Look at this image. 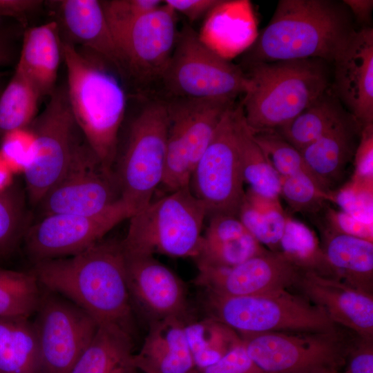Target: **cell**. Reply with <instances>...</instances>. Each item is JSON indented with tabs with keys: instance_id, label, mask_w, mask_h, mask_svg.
Wrapping results in <instances>:
<instances>
[{
	"instance_id": "obj_1",
	"label": "cell",
	"mask_w": 373,
	"mask_h": 373,
	"mask_svg": "<svg viewBox=\"0 0 373 373\" xmlns=\"http://www.w3.org/2000/svg\"><path fill=\"white\" fill-rule=\"evenodd\" d=\"M31 271L44 289L71 301L98 325L115 324L132 333L122 240L102 239L77 254L34 262Z\"/></svg>"
},
{
	"instance_id": "obj_2",
	"label": "cell",
	"mask_w": 373,
	"mask_h": 373,
	"mask_svg": "<svg viewBox=\"0 0 373 373\" xmlns=\"http://www.w3.org/2000/svg\"><path fill=\"white\" fill-rule=\"evenodd\" d=\"M358 29L343 1L280 0L239 66L312 58L333 65Z\"/></svg>"
},
{
	"instance_id": "obj_3",
	"label": "cell",
	"mask_w": 373,
	"mask_h": 373,
	"mask_svg": "<svg viewBox=\"0 0 373 373\" xmlns=\"http://www.w3.org/2000/svg\"><path fill=\"white\" fill-rule=\"evenodd\" d=\"M61 52L73 117L103 168L113 171L126 110L124 89L112 66L97 55L86 57L69 41H61Z\"/></svg>"
},
{
	"instance_id": "obj_4",
	"label": "cell",
	"mask_w": 373,
	"mask_h": 373,
	"mask_svg": "<svg viewBox=\"0 0 373 373\" xmlns=\"http://www.w3.org/2000/svg\"><path fill=\"white\" fill-rule=\"evenodd\" d=\"M332 65L320 59L259 63L244 69L250 84L240 103L255 133L286 125L331 87Z\"/></svg>"
},
{
	"instance_id": "obj_5",
	"label": "cell",
	"mask_w": 373,
	"mask_h": 373,
	"mask_svg": "<svg viewBox=\"0 0 373 373\" xmlns=\"http://www.w3.org/2000/svg\"><path fill=\"white\" fill-rule=\"evenodd\" d=\"M204 206L189 186L151 202L129 219L122 240L126 255L162 254L176 258L197 256L204 219Z\"/></svg>"
},
{
	"instance_id": "obj_6",
	"label": "cell",
	"mask_w": 373,
	"mask_h": 373,
	"mask_svg": "<svg viewBox=\"0 0 373 373\" xmlns=\"http://www.w3.org/2000/svg\"><path fill=\"white\" fill-rule=\"evenodd\" d=\"M249 84L239 65L217 53L191 26L184 25L178 32L155 96L235 102Z\"/></svg>"
},
{
	"instance_id": "obj_7",
	"label": "cell",
	"mask_w": 373,
	"mask_h": 373,
	"mask_svg": "<svg viewBox=\"0 0 373 373\" xmlns=\"http://www.w3.org/2000/svg\"><path fill=\"white\" fill-rule=\"evenodd\" d=\"M209 316L240 335L266 332H320L338 327L325 312L287 290L242 296L207 293Z\"/></svg>"
},
{
	"instance_id": "obj_8",
	"label": "cell",
	"mask_w": 373,
	"mask_h": 373,
	"mask_svg": "<svg viewBox=\"0 0 373 373\" xmlns=\"http://www.w3.org/2000/svg\"><path fill=\"white\" fill-rule=\"evenodd\" d=\"M139 97L142 104L131 121L115 171L121 198L134 213L151 202L154 191L162 184L169 126L164 99Z\"/></svg>"
},
{
	"instance_id": "obj_9",
	"label": "cell",
	"mask_w": 373,
	"mask_h": 373,
	"mask_svg": "<svg viewBox=\"0 0 373 373\" xmlns=\"http://www.w3.org/2000/svg\"><path fill=\"white\" fill-rule=\"evenodd\" d=\"M29 127L34 146L23 170L29 202L36 207L74 161L90 147L73 117L66 87L55 89Z\"/></svg>"
},
{
	"instance_id": "obj_10",
	"label": "cell",
	"mask_w": 373,
	"mask_h": 373,
	"mask_svg": "<svg viewBox=\"0 0 373 373\" xmlns=\"http://www.w3.org/2000/svg\"><path fill=\"white\" fill-rule=\"evenodd\" d=\"M240 336L250 358L265 373H338L354 343L338 327L327 332Z\"/></svg>"
},
{
	"instance_id": "obj_11",
	"label": "cell",
	"mask_w": 373,
	"mask_h": 373,
	"mask_svg": "<svg viewBox=\"0 0 373 373\" xmlns=\"http://www.w3.org/2000/svg\"><path fill=\"white\" fill-rule=\"evenodd\" d=\"M236 104L224 114L192 171L189 188L207 217H238L245 191L235 131Z\"/></svg>"
},
{
	"instance_id": "obj_12",
	"label": "cell",
	"mask_w": 373,
	"mask_h": 373,
	"mask_svg": "<svg viewBox=\"0 0 373 373\" xmlns=\"http://www.w3.org/2000/svg\"><path fill=\"white\" fill-rule=\"evenodd\" d=\"M178 32L177 13L163 2L114 37L124 77L137 85L139 96L155 95L170 61Z\"/></svg>"
},
{
	"instance_id": "obj_13",
	"label": "cell",
	"mask_w": 373,
	"mask_h": 373,
	"mask_svg": "<svg viewBox=\"0 0 373 373\" xmlns=\"http://www.w3.org/2000/svg\"><path fill=\"white\" fill-rule=\"evenodd\" d=\"M35 314L39 373H70L98 323L71 301L45 289Z\"/></svg>"
},
{
	"instance_id": "obj_14",
	"label": "cell",
	"mask_w": 373,
	"mask_h": 373,
	"mask_svg": "<svg viewBox=\"0 0 373 373\" xmlns=\"http://www.w3.org/2000/svg\"><path fill=\"white\" fill-rule=\"evenodd\" d=\"M133 214V210L121 199L95 215L46 216L26 230V253L33 262L77 254L102 240Z\"/></svg>"
},
{
	"instance_id": "obj_15",
	"label": "cell",
	"mask_w": 373,
	"mask_h": 373,
	"mask_svg": "<svg viewBox=\"0 0 373 373\" xmlns=\"http://www.w3.org/2000/svg\"><path fill=\"white\" fill-rule=\"evenodd\" d=\"M121 199L115 171L104 169L89 149L74 161L36 207L40 218L53 214L95 215Z\"/></svg>"
},
{
	"instance_id": "obj_16",
	"label": "cell",
	"mask_w": 373,
	"mask_h": 373,
	"mask_svg": "<svg viewBox=\"0 0 373 373\" xmlns=\"http://www.w3.org/2000/svg\"><path fill=\"white\" fill-rule=\"evenodd\" d=\"M194 283L220 296L260 294L295 287L303 271L280 252L269 250L230 267L197 266Z\"/></svg>"
},
{
	"instance_id": "obj_17",
	"label": "cell",
	"mask_w": 373,
	"mask_h": 373,
	"mask_svg": "<svg viewBox=\"0 0 373 373\" xmlns=\"http://www.w3.org/2000/svg\"><path fill=\"white\" fill-rule=\"evenodd\" d=\"M331 88L362 126L373 124V28H358L333 64Z\"/></svg>"
},
{
	"instance_id": "obj_18",
	"label": "cell",
	"mask_w": 373,
	"mask_h": 373,
	"mask_svg": "<svg viewBox=\"0 0 373 373\" xmlns=\"http://www.w3.org/2000/svg\"><path fill=\"white\" fill-rule=\"evenodd\" d=\"M125 258L131 305L133 303L150 321L169 316L184 318L186 298L181 280L153 256L125 254Z\"/></svg>"
},
{
	"instance_id": "obj_19",
	"label": "cell",
	"mask_w": 373,
	"mask_h": 373,
	"mask_svg": "<svg viewBox=\"0 0 373 373\" xmlns=\"http://www.w3.org/2000/svg\"><path fill=\"white\" fill-rule=\"evenodd\" d=\"M295 287L336 325L350 329L358 338L373 340V294L309 271L302 272Z\"/></svg>"
},
{
	"instance_id": "obj_20",
	"label": "cell",
	"mask_w": 373,
	"mask_h": 373,
	"mask_svg": "<svg viewBox=\"0 0 373 373\" xmlns=\"http://www.w3.org/2000/svg\"><path fill=\"white\" fill-rule=\"evenodd\" d=\"M363 126L350 114L345 119L299 151L316 181L331 193L343 185L353 163Z\"/></svg>"
},
{
	"instance_id": "obj_21",
	"label": "cell",
	"mask_w": 373,
	"mask_h": 373,
	"mask_svg": "<svg viewBox=\"0 0 373 373\" xmlns=\"http://www.w3.org/2000/svg\"><path fill=\"white\" fill-rule=\"evenodd\" d=\"M183 318L169 316L150 321L148 333L133 362L144 373H194L195 366L184 331Z\"/></svg>"
},
{
	"instance_id": "obj_22",
	"label": "cell",
	"mask_w": 373,
	"mask_h": 373,
	"mask_svg": "<svg viewBox=\"0 0 373 373\" xmlns=\"http://www.w3.org/2000/svg\"><path fill=\"white\" fill-rule=\"evenodd\" d=\"M61 23L70 37L110 64L124 77L122 61L101 1H56Z\"/></svg>"
},
{
	"instance_id": "obj_23",
	"label": "cell",
	"mask_w": 373,
	"mask_h": 373,
	"mask_svg": "<svg viewBox=\"0 0 373 373\" xmlns=\"http://www.w3.org/2000/svg\"><path fill=\"white\" fill-rule=\"evenodd\" d=\"M61 56L59 24L52 21L26 30L16 68L30 82L41 97L50 96L56 88Z\"/></svg>"
},
{
	"instance_id": "obj_24",
	"label": "cell",
	"mask_w": 373,
	"mask_h": 373,
	"mask_svg": "<svg viewBox=\"0 0 373 373\" xmlns=\"http://www.w3.org/2000/svg\"><path fill=\"white\" fill-rule=\"evenodd\" d=\"M320 229L321 247L334 277L373 294V242Z\"/></svg>"
},
{
	"instance_id": "obj_25",
	"label": "cell",
	"mask_w": 373,
	"mask_h": 373,
	"mask_svg": "<svg viewBox=\"0 0 373 373\" xmlns=\"http://www.w3.org/2000/svg\"><path fill=\"white\" fill-rule=\"evenodd\" d=\"M131 334L117 325H99L70 373H135Z\"/></svg>"
},
{
	"instance_id": "obj_26",
	"label": "cell",
	"mask_w": 373,
	"mask_h": 373,
	"mask_svg": "<svg viewBox=\"0 0 373 373\" xmlns=\"http://www.w3.org/2000/svg\"><path fill=\"white\" fill-rule=\"evenodd\" d=\"M235 131L244 183L261 198L279 200L281 178L255 140L240 104L235 108Z\"/></svg>"
},
{
	"instance_id": "obj_27",
	"label": "cell",
	"mask_w": 373,
	"mask_h": 373,
	"mask_svg": "<svg viewBox=\"0 0 373 373\" xmlns=\"http://www.w3.org/2000/svg\"><path fill=\"white\" fill-rule=\"evenodd\" d=\"M350 114L330 87L291 121L275 132L300 151Z\"/></svg>"
},
{
	"instance_id": "obj_28",
	"label": "cell",
	"mask_w": 373,
	"mask_h": 373,
	"mask_svg": "<svg viewBox=\"0 0 373 373\" xmlns=\"http://www.w3.org/2000/svg\"><path fill=\"white\" fill-rule=\"evenodd\" d=\"M0 373H39V352L33 322L0 318Z\"/></svg>"
},
{
	"instance_id": "obj_29",
	"label": "cell",
	"mask_w": 373,
	"mask_h": 373,
	"mask_svg": "<svg viewBox=\"0 0 373 373\" xmlns=\"http://www.w3.org/2000/svg\"><path fill=\"white\" fill-rule=\"evenodd\" d=\"M184 331L195 370L214 364L242 341L237 332L209 316L185 322Z\"/></svg>"
},
{
	"instance_id": "obj_30",
	"label": "cell",
	"mask_w": 373,
	"mask_h": 373,
	"mask_svg": "<svg viewBox=\"0 0 373 373\" xmlns=\"http://www.w3.org/2000/svg\"><path fill=\"white\" fill-rule=\"evenodd\" d=\"M287 214L279 200L261 198L251 191L245 192L238 218L247 231L262 245L278 252Z\"/></svg>"
},
{
	"instance_id": "obj_31",
	"label": "cell",
	"mask_w": 373,
	"mask_h": 373,
	"mask_svg": "<svg viewBox=\"0 0 373 373\" xmlns=\"http://www.w3.org/2000/svg\"><path fill=\"white\" fill-rule=\"evenodd\" d=\"M278 252L302 271L334 278L314 232L288 216Z\"/></svg>"
},
{
	"instance_id": "obj_32",
	"label": "cell",
	"mask_w": 373,
	"mask_h": 373,
	"mask_svg": "<svg viewBox=\"0 0 373 373\" xmlns=\"http://www.w3.org/2000/svg\"><path fill=\"white\" fill-rule=\"evenodd\" d=\"M41 95L17 68L0 97V135L26 128L37 117Z\"/></svg>"
},
{
	"instance_id": "obj_33",
	"label": "cell",
	"mask_w": 373,
	"mask_h": 373,
	"mask_svg": "<svg viewBox=\"0 0 373 373\" xmlns=\"http://www.w3.org/2000/svg\"><path fill=\"white\" fill-rule=\"evenodd\" d=\"M41 285L30 271L0 267V318H26L35 314L41 298Z\"/></svg>"
},
{
	"instance_id": "obj_34",
	"label": "cell",
	"mask_w": 373,
	"mask_h": 373,
	"mask_svg": "<svg viewBox=\"0 0 373 373\" xmlns=\"http://www.w3.org/2000/svg\"><path fill=\"white\" fill-rule=\"evenodd\" d=\"M268 251L247 233L238 238L220 242L201 239L199 251L194 260L197 266L230 267Z\"/></svg>"
},
{
	"instance_id": "obj_35",
	"label": "cell",
	"mask_w": 373,
	"mask_h": 373,
	"mask_svg": "<svg viewBox=\"0 0 373 373\" xmlns=\"http://www.w3.org/2000/svg\"><path fill=\"white\" fill-rule=\"evenodd\" d=\"M280 196L292 211L314 216L332 202L331 194L306 173L281 178Z\"/></svg>"
},
{
	"instance_id": "obj_36",
	"label": "cell",
	"mask_w": 373,
	"mask_h": 373,
	"mask_svg": "<svg viewBox=\"0 0 373 373\" xmlns=\"http://www.w3.org/2000/svg\"><path fill=\"white\" fill-rule=\"evenodd\" d=\"M254 136L280 178L300 173L312 175L300 152L278 133L264 131L255 133Z\"/></svg>"
},
{
	"instance_id": "obj_37",
	"label": "cell",
	"mask_w": 373,
	"mask_h": 373,
	"mask_svg": "<svg viewBox=\"0 0 373 373\" xmlns=\"http://www.w3.org/2000/svg\"><path fill=\"white\" fill-rule=\"evenodd\" d=\"M26 212L21 199L10 187L0 191V254L12 249L20 237L23 236Z\"/></svg>"
},
{
	"instance_id": "obj_38",
	"label": "cell",
	"mask_w": 373,
	"mask_h": 373,
	"mask_svg": "<svg viewBox=\"0 0 373 373\" xmlns=\"http://www.w3.org/2000/svg\"><path fill=\"white\" fill-rule=\"evenodd\" d=\"M330 194L338 209L364 223L373 224L372 187L350 181Z\"/></svg>"
},
{
	"instance_id": "obj_39",
	"label": "cell",
	"mask_w": 373,
	"mask_h": 373,
	"mask_svg": "<svg viewBox=\"0 0 373 373\" xmlns=\"http://www.w3.org/2000/svg\"><path fill=\"white\" fill-rule=\"evenodd\" d=\"M106 21L114 37L140 17L157 9L160 0L101 1Z\"/></svg>"
},
{
	"instance_id": "obj_40",
	"label": "cell",
	"mask_w": 373,
	"mask_h": 373,
	"mask_svg": "<svg viewBox=\"0 0 373 373\" xmlns=\"http://www.w3.org/2000/svg\"><path fill=\"white\" fill-rule=\"evenodd\" d=\"M0 148V156L11 171L23 169L33 150L34 135L29 126L5 133Z\"/></svg>"
},
{
	"instance_id": "obj_41",
	"label": "cell",
	"mask_w": 373,
	"mask_h": 373,
	"mask_svg": "<svg viewBox=\"0 0 373 373\" xmlns=\"http://www.w3.org/2000/svg\"><path fill=\"white\" fill-rule=\"evenodd\" d=\"M319 213L323 219L322 222H318L320 229L373 242L372 224L364 223L340 209H333L329 204Z\"/></svg>"
},
{
	"instance_id": "obj_42",
	"label": "cell",
	"mask_w": 373,
	"mask_h": 373,
	"mask_svg": "<svg viewBox=\"0 0 373 373\" xmlns=\"http://www.w3.org/2000/svg\"><path fill=\"white\" fill-rule=\"evenodd\" d=\"M353 163L354 170L350 181L372 187L373 124L363 126Z\"/></svg>"
},
{
	"instance_id": "obj_43",
	"label": "cell",
	"mask_w": 373,
	"mask_h": 373,
	"mask_svg": "<svg viewBox=\"0 0 373 373\" xmlns=\"http://www.w3.org/2000/svg\"><path fill=\"white\" fill-rule=\"evenodd\" d=\"M242 340V339H241ZM194 373H265L250 358L242 341L214 364Z\"/></svg>"
},
{
	"instance_id": "obj_44",
	"label": "cell",
	"mask_w": 373,
	"mask_h": 373,
	"mask_svg": "<svg viewBox=\"0 0 373 373\" xmlns=\"http://www.w3.org/2000/svg\"><path fill=\"white\" fill-rule=\"evenodd\" d=\"M249 233L238 216L216 214L209 216V221L202 236L209 242H220L238 238Z\"/></svg>"
},
{
	"instance_id": "obj_45",
	"label": "cell",
	"mask_w": 373,
	"mask_h": 373,
	"mask_svg": "<svg viewBox=\"0 0 373 373\" xmlns=\"http://www.w3.org/2000/svg\"><path fill=\"white\" fill-rule=\"evenodd\" d=\"M344 373H373V340L358 338L347 356Z\"/></svg>"
},
{
	"instance_id": "obj_46",
	"label": "cell",
	"mask_w": 373,
	"mask_h": 373,
	"mask_svg": "<svg viewBox=\"0 0 373 373\" xmlns=\"http://www.w3.org/2000/svg\"><path fill=\"white\" fill-rule=\"evenodd\" d=\"M163 2L175 12L182 14L191 22H193L225 1L221 0H165Z\"/></svg>"
},
{
	"instance_id": "obj_47",
	"label": "cell",
	"mask_w": 373,
	"mask_h": 373,
	"mask_svg": "<svg viewBox=\"0 0 373 373\" xmlns=\"http://www.w3.org/2000/svg\"><path fill=\"white\" fill-rule=\"evenodd\" d=\"M39 0H0V17L24 19L41 4Z\"/></svg>"
},
{
	"instance_id": "obj_48",
	"label": "cell",
	"mask_w": 373,
	"mask_h": 373,
	"mask_svg": "<svg viewBox=\"0 0 373 373\" xmlns=\"http://www.w3.org/2000/svg\"><path fill=\"white\" fill-rule=\"evenodd\" d=\"M349 9L355 23L361 25L360 28L372 27V0H343Z\"/></svg>"
},
{
	"instance_id": "obj_49",
	"label": "cell",
	"mask_w": 373,
	"mask_h": 373,
	"mask_svg": "<svg viewBox=\"0 0 373 373\" xmlns=\"http://www.w3.org/2000/svg\"><path fill=\"white\" fill-rule=\"evenodd\" d=\"M11 170L0 156V191L9 188L11 180Z\"/></svg>"
},
{
	"instance_id": "obj_50",
	"label": "cell",
	"mask_w": 373,
	"mask_h": 373,
	"mask_svg": "<svg viewBox=\"0 0 373 373\" xmlns=\"http://www.w3.org/2000/svg\"><path fill=\"white\" fill-rule=\"evenodd\" d=\"M7 58L6 52L5 50V47L3 44L2 41L0 39V61L3 62L4 59Z\"/></svg>"
},
{
	"instance_id": "obj_51",
	"label": "cell",
	"mask_w": 373,
	"mask_h": 373,
	"mask_svg": "<svg viewBox=\"0 0 373 373\" xmlns=\"http://www.w3.org/2000/svg\"><path fill=\"white\" fill-rule=\"evenodd\" d=\"M0 63H2V62L0 61Z\"/></svg>"
}]
</instances>
